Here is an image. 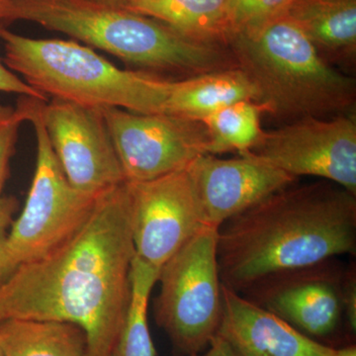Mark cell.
<instances>
[{
    "label": "cell",
    "mask_w": 356,
    "mask_h": 356,
    "mask_svg": "<svg viewBox=\"0 0 356 356\" xmlns=\"http://www.w3.org/2000/svg\"><path fill=\"white\" fill-rule=\"evenodd\" d=\"M39 102L43 100L21 96L17 103L37 140L31 187L8 235L9 252L18 266L44 259L70 240L88 221L104 193H86L70 184L40 117Z\"/></svg>",
    "instance_id": "7"
},
{
    "label": "cell",
    "mask_w": 356,
    "mask_h": 356,
    "mask_svg": "<svg viewBox=\"0 0 356 356\" xmlns=\"http://www.w3.org/2000/svg\"><path fill=\"white\" fill-rule=\"evenodd\" d=\"M0 348L6 356H88V339L70 323L6 318L0 322Z\"/></svg>",
    "instance_id": "18"
},
{
    "label": "cell",
    "mask_w": 356,
    "mask_h": 356,
    "mask_svg": "<svg viewBox=\"0 0 356 356\" xmlns=\"http://www.w3.org/2000/svg\"><path fill=\"white\" fill-rule=\"evenodd\" d=\"M334 356H356L355 344H346V346H341V348H334Z\"/></svg>",
    "instance_id": "27"
},
{
    "label": "cell",
    "mask_w": 356,
    "mask_h": 356,
    "mask_svg": "<svg viewBox=\"0 0 356 356\" xmlns=\"http://www.w3.org/2000/svg\"><path fill=\"white\" fill-rule=\"evenodd\" d=\"M252 153L299 178L334 182L356 195V116L308 117L264 132Z\"/></svg>",
    "instance_id": "9"
},
{
    "label": "cell",
    "mask_w": 356,
    "mask_h": 356,
    "mask_svg": "<svg viewBox=\"0 0 356 356\" xmlns=\"http://www.w3.org/2000/svg\"><path fill=\"white\" fill-rule=\"evenodd\" d=\"M341 303L344 324L350 337L356 332V266L355 262L346 264L344 269L343 286H341Z\"/></svg>",
    "instance_id": "24"
},
{
    "label": "cell",
    "mask_w": 356,
    "mask_h": 356,
    "mask_svg": "<svg viewBox=\"0 0 356 356\" xmlns=\"http://www.w3.org/2000/svg\"><path fill=\"white\" fill-rule=\"evenodd\" d=\"M192 356H236L228 343L221 337L215 336L207 348V350Z\"/></svg>",
    "instance_id": "26"
},
{
    "label": "cell",
    "mask_w": 356,
    "mask_h": 356,
    "mask_svg": "<svg viewBox=\"0 0 356 356\" xmlns=\"http://www.w3.org/2000/svg\"><path fill=\"white\" fill-rule=\"evenodd\" d=\"M102 111L126 181H146L184 170L209 154L202 122L114 107Z\"/></svg>",
    "instance_id": "8"
},
{
    "label": "cell",
    "mask_w": 356,
    "mask_h": 356,
    "mask_svg": "<svg viewBox=\"0 0 356 356\" xmlns=\"http://www.w3.org/2000/svg\"><path fill=\"white\" fill-rule=\"evenodd\" d=\"M229 48L259 90L267 113L293 122L355 113L356 81L329 64L286 16L248 34Z\"/></svg>",
    "instance_id": "4"
},
{
    "label": "cell",
    "mask_w": 356,
    "mask_h": 356,
    "mask_svg": "<svg viewBox=\"0 0 356 356\" xmlns=\"http://www.w3.org/2000/svg\"><path fill=\"white\" fill-rule=\"evenodd\" d=\"M0 40L4 65L48 100L163 113L173 81L122 70L74 40L29 38L2 24Z\"/></svg>",
    "instance_id": "5"
},
{
    "label": "cell",
    "mask_w": 356,
    "mask_h": 356,
    "mask_svg": "<svg viewBox=\"0 0 356 356\" xmlns=\"http://www.w3.org/2000/svg\"><path fill=\"white\" fill-rule=\"evenodd\" d=\"M291 0H233L232 37L261 29L284 13Z\"/></svg>",
    "instance_id": "21"
},
{
    "label": "cell",
    "mask_w": 356,
    "mask_h": 356,
    "mask_svg": "<svg viewBox=\"0 0 356 356\" xmlns=\"http://www.w3.org/2000/svg\"><path fill=\"white\" fill-rule=\"evenodd\" d=\"M25 113L20 106L0 104V196L9 175V163L15 153L18 135Z\"/></svg>",
    "instance_id": "22"
},
{
    "label": "cell",
    "mask_w": 356,
    "mask_h": 356,
    "mask_svg": "<svg viewBox=\"0 0 356 356\" xmlns=\"http://www.w3.org/2000/svg\"><path fill=\"white\" fill-rule=\"evenodd\" d=\"M267 113L262 103L243 100L218 110L204 119L202 123L209 136L208 153L219 154L252 151L261 142L264 131L261 116Z\"/></svg>",
    "instance_id": "19"
},
{
    "label": "cell",
    "mask_w": 356,
    "mask_h": 356,
    "mask_svg": "<svg viewBox=\"0 0 356 356\" xmlns=\"http://www.w3.org/2000/svg\"><path fill=\"white\" fill-rule=\"evenodd\" d=\"M135 255L161 268L203 224L186 168L128 182Z\"/></svg>",
    "instance_id": "12"
},
{
    "label": "cell",
    "mask_w": 356,
    "mask_h": 356,
    "mask_svg": "<svg viewBox=\"0 0 356 356\" xmlns=\"http://www.w3.org/2000/svg\"><path fill=\"white\" fill-rule=\"evenodd\" d=\"M0 92L13 93L20 96H29L36 99L48 102L46 97L28 86L17 74L11 72L0 58Z\"/></svg>",
    "instance_id": "25"
},
{
    "label": "cell",
    "mask_w": 356,
    "mask_h": 356,
    "mask_svg": "<svg viewBox=\"0 0 356 356\" xmlns=\"http://www.w3.org/2000/svg\"><path fill=\"white\" fill-rule=\"evenodd\" d=\"M259 90L241 67L173 81L163 113L202 122L218 110L243 100L259 102Z\"/></svg>",
    "instance_id": "16"
},
{
    "label": "cell",
    "mask_w": 356,
    "mask_h": 356,
    "mask_svg": "<svg viewBox=\"0 0 356 356\" xmlns=\"http://www.w3.org/2000/svg\"><path fill=\"white\" fill-rule=\"evenodd\" d=\"M18 201L13 196H0V287L13 275L17 264L14 262L8 248V229L14 221Z\"/></svg>",
    "instance_id": "23"
},
{
    "label": "cell",
    "mask_w": 356,
    "mask_h": 356,
    "mask_svg": "<svg viewBox=\"0 0 356 356\" xmlns=\"http://www.w3.org/2000/svg\"><path fill=\"white\" fill-rule=\"evenodd\" d=\"M38 110L54 153L74 188L98 194L126 182L102 109L51 99Z\"/></svg>",
    "instance_id": "11"
},
{
    "label": "cell",
    "mask_w": 356,
    "mask_h": 356,
    "mask_svg": "<svg viewBox=\"0 0 356 356\" xmlns=\"http://www.w3.org/2000/svg\"><path fill=\"white\" fill-rule=\"evenodd\" d=\"M18 20L63 33L127 64L156 72L191 77L238 67L226 44L186 38L108 0H11L8 22Z\"/></svg>",
    "instance_id": "3"
},
{
    "label": "cell",
    "mask_w": 356,
    "mask_h": 356,
    "mask_svg": "<svg viewBox=\"0 0 356 356\" xmlns=\"http://www.w3.org/2000/svg\"><path fill=\"white\" fill-rule=\"evenodd\" d=\"M203 226L219 229L267 196L298 181L252 152L238 158L198 156L187 166Z\"/></svg>",
    "instance_id": "13"
},
{
    "label": "cell",
    "mask_w": 356,
    "mask_h": 356,
    "mask_svg": "<svg viewBox=\"0 0 356 356\" xmlns=\"http://www.w3.org/2000/svg\"><path fill=\"white\" fill-rule=\"evenodd\" d=\"M233 0H124L122 6L168 25L194 41L226 44Z\"/></svg>",
    "instance_id": "17"
},
{
    "label": "cell",
    "mask_w": 356,
    "mask_h": 356,
    "mask_svg": "<svg viewBox=\"0 0 356 356\" xmlns=\"http://www.w3.org/2000/svg\"><path fill=\"white\" fill-rule=\"evenodd\" d=\"M222 296L217 334L236 356H334V348L301 334L240 293L222 286Z\"/></svg>",
    "instance_id": "14"
},
{
    "label": "cell",
    "mask_w": 356,
    "mask_h": 356,
    "mask_svg": "<svg viewBox=\"0 0 356 356\" xmlns=\"http://www.w3.org/2000/svg\"><path fill=\"white\" fill-rule=\"evenodd\" d=\"M11 0H0V24L8 22L10 13Z\"/></svg>",
    "instance_id": "28"
},
{
    "label": "cell",
    "mask_w": 356,
    "mask_h": 356,
    "mask_svg": "<svg viewBox=\"0 0 356 356\" xmlns=\"http://www.w3.org/2000/svg\"><path fill=\"white\" fill-rule=\"evenodd\" d=\"M0 356H6L4 355L3 350H1V348H0Z\"/></svg>",
    "instance_id": "30"
},
{
    "label": "cell",
    "mask_w": 356,
    "mask_h": 356,
    "mask_svg": "<svg viewBox=\"0 0 356 356\" xmlns=\"http://www.w3.org/2000/svg\"><path fill=\"white\" fill-rule=\"evenodd\" d=\"M159 273V268L134 257L130 305L110 356L156 355L147 323V307Z\"/></svg>",
    "instance_id": "20"
},
{
    "label": "cell",
    "mask_w": 356,
    "mask_h": 356,
    "mask_svg": "<svg viewBox=\"0 0 356 356\" xmlns=\"http://www.w3.org/2000/svg\"><path fill=\"white\" fill-rule=\"evenodd\" d=\"M217 236L218 229L203 227L159 268L154 318L175 356L203 353L219 329L222 284Z\"/></svg>",
    "instance_id": "6"
},
{
    "label": "cell",
    "mask_w": 356,
    "mask_h": 356,
    "mask_svg": "<svg viewBox=\"0 0 356 356\" xmlns=\"http://www.w3.org/2000/svg\"><path fill=\"white\" fill-rule=\"evenodd\" d=\"M282 15L298 26L332 65L356 60V0H291Z\"/></svg>",
    "instance_id": "15"
},
{
    "label": "cell",
    "mask_w": 356,
    "mask_h": 356,
    "mask_svg": "<svg viewBox=\"0 0 356 356\" xmlns=\"http://www.w3.org/2000/svg\"><path fill=\"white\" fill-rule=\"evenodd\" d=\"M346 266L334 259L273 274L240 294L306 337L332 346L346 327L341 303Z\"/></svg>",
    "instance_id": "10"
},
{
    "label": "cell",
    "mask_w": 356,
    "mask_h": 356,
    "mask_svg": "<svg viewBox=\"0 0 356 356\" xmlns=\"http://www.w3.org/2000/svg\"><path fill=\"white\" fill-rule=\"evenodd\" d=\"M355 252L356 195L327 180L288 185L218 229L222 284L236 293Z\"/></svg>",
    "instance_id": "2"
},
{
    "label": "cell",
    "mask_w": 356,
    "mask_h": 356,
    "mask_svg": "<svg viewBox=\"0 0 356 356\" xmlns=\"http://www.w3.org/2000/svg\"><path fill=\"white\" fill-rule=\"evenodd\" d=\"M134 257L124 182L103 193L86 224L62 247L18 266L0 287V317L79 325L88 356H110L130 305Z\"/></svg>",
    "instance_id": "1"
},
{
    "label": "cell",
    "mask_w": 356,
    "mask_h": 356,
    "mask_svg": "<svg viewBox=\"0 0 356 356\" xmlns=\"http://www.w3.org/2000/svg\"><path fill=\"white\" fill-rule=\"evenodd\" d=\"M108 1L117 2V3H122V2L124 1V0H108Z\"/></svg>",
    "instance_id": "29"
},
{
    "label": "cell",
    "mask_w": 356,
    "mask_h": 356,
    "mask_svg": "<svg viewBox=\"0 0 356 356\" xmlns=\"http://www.w3.org/2000/svg\"><path fill=\"white\" fill-rule=\"evenodd\" d=\"M1 321H2V318H1V317H0V322H1Z\"/></svg>",
    "instance_id": "31"
}]
</instances>
